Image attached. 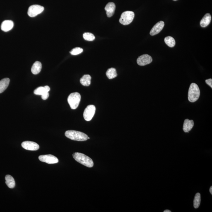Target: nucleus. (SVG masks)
Segmentation results:
<instances>
[{
    "mask_svg": "<svg viewBox=\"0 0 212 212\" xmlns=\"http://www.w3.org/2000/svg\"><path fill=\"white\" fill-rule=\"evenodd\" d=\"M39 160L48 164H55L58 162L59 160L57 157L51 154L41 155L39 157Z\"/></svg>",
    "mask_w": 212,
    "mask_h": 212,
    "instance_id": "nucleus-9",
    "label": "nucleus"
},
{
    "mask_svg": "<svg viewBox=\"0 0 212 212\" xmlns=\"http://www.w3.org/2000/svg\"><path fill=\"white\" fill-rule=\"evenodd\" d=\"M65 135L68 138L77 141H85L87 140L88 136L81 132L69 130L65 133Z\"/></svg>",
    "mask_w": 212,
    "mask_h": 212,
    "instance_id": "nucleus-1",
    "label": "nucleus"
},
{
    "mask_svg": "<svg viewBox=\"0 0 212 212\" xmlns=\"http://www.w3.org/2000/svg\"><path fill=\"white\" fill-rule=\"evenodd\" d=\"M10 80L8 78H4L0 81V93H2L7 88L10 83Z\"/></svg>",
    "mask_w": 212,
    "mask_h": 212,
    "instance_id": "nucleus-18",
    "label": "nucleus"
},
{
    "mask_svg": "<svg viewBox=\"0 0 212 212\" xmlns=\"http://www.w3.org/2000/svg\"><path fill=\"white\" fill-rule=\"evenodd\" d=\"M105 10L107 13V17H110L114 14L116 10V5L114 3L110 2L107 4L105 7Z\"/></svg>",
    "mask_w": 212,
    "mask_h": 212,
    "instance_id": "nucleus-13",
    "label": "nucleus"
},
{
    "mask_svg": "<svg viewBox=\"0 0 212 212\" xmlns=\"http://www.w3.org/2000/svg\"><path fill=\"white\" fill-rule=\"evenodd\" d=\"M50 90V88L48 86L40 87L34 90V93L36 95H41L42 99L46 100L49 97V94L48 92Z\"/></svg>",
    "mask_w": 212,
    "mask_h": 212,
    "instance_id": "nucleus-7",
    "label": "nucleus"
},
{
    "mask_svg": "<svg viewBox=\"0 0 212 212\" xmlns=\"http://www.w3.org/2000/svg\"><path fill=\"white\" fill-rule=\"evenodd\" d=\"M200 94V92L198 85L196 83H191L189 87L188 94L189 101L190 102H195L199 99Z\"/></svg>",
    "mask_w": 212,
    "mask_h": 212,
    "instance_id": "nucleus-3",
    "label": "nucleus"
},
{
    "mask_svg": "<svg viewBox=\"0 0 212 212\" xmlns=\"http://www.w3.org/2000/svg\"><path fill=\"white\" fill-rule=\"evenodd\" d=\"M205 82L207 84L209 85L211 88H212V79H209L208 80H205Z\"/></svg>",
    "mask_w": 212,
    "mask_h": 212,
    "instance_id": "nucleus-26",
    "label": "nucleus"
},
{
    "mask_svg": "<svg viewBox=\"0 0 212 212\" xmlns=\"http://www.w3.org/2000/svg\"><path fill=\"white\" fill-rule=\"evenodd\" d=\"M165 43L170 47L172 48L175 46L176 42L175 39L171 36H168L164 39Z\"/></svg>",
    "mask_w": 212,
    "mask_h": 212,
    "instance_id": "nucleus-22",
    "label": "nucleus"
},
{
    "mask_svg": "<svg viewBox=\"0 0 212 212\" xmlns=\"http://www.w3.org/2000/svg\"><path fill=\"white\" fill-rule=\"evenodd\" d=\"M83 51L82 48L79 47L74 48L70 51V53L72 55H77L81 54Z\"/></svg>",
    "mask_w": 212,
    "mask_h": 212,
    "instance_id": "nucleus-25",
    "label": "nucleus"
},
{
    "mask_svg": "<svg viewBox=\"0 0 212 212\" xmlns=\"http://www.w3.org/2000/svg\"><path fill=\"white\" fill-rule=\"evenodd\" d=\"M164 25V22L163 21H160L157 22L153 27L150 32V34L151 36H154L158 34L162 30Z\"/></svg>",
    "mask_w": 212,
    "mask_h": 212,
    "instance_id": "nucleus-12",
    "label": "nucleus"
},
{
    "mask_svg": "<svg viewBox=\"0 0 212 212\" xmlns=\"http://www.w3.org/2000/svg\"><path fill=\"white\" fill-rule=\"evenodd\" d=\"M194 125V122L193 120L186 119L184 121L183 129L184 132H189L192 129Z\"/></svg>",
    "mask_w": 212,
    "mask_h": 212,
    "instance_id": "nucleus-15",
    "label": "nucleus"
},
{
    "mask_svg": "<svg viewBox=\"0 0 212 212\" xmlns=\"http://www.w3.org/2000/svg\"><path fill=\"white\" fill-rule=\"evenodd\" d=\"M200 202L201 195L199 193H196L193 201L194 207L195 209H197L199 207Z\"/></svg>",
    "mask_w": 212,
    "mask_h": 212,
    "instance_id": "nucleus-23",
    "label": "nucleus"
},
{
    "mask_svg": "<svg viewBox=\"0 0 212 212\" xmlns=\"http://www.w3.org/2000/svg\"><path fill=\"white\" fill-rule=\"evenodd\" d=\"M211 20V15L210 13H206L201 20L200 22V25L203 28H205L210 25Z\"/></svg>",
    "mask_w": 212,
    "mask_h": 212,
    "instance_id": "nucleus-16",
    "label": "nucleus"
},
{
    "mask_svg": "<svg viewBox=\"0 0 212 212\" xmlns=\"http://www.w3.org/2000/svg\"><path fill=\"white\" fill-rule=\"evenodd\" d=\"M22 147L27 150L35 151L39 149V146L35 142L31 141H25L22 143Z\"/></svg>",
    "mask_w": 212,
    "mask_h": 212,
    "instance_id": "nucleus-11",
    "label": "nucleus"
},
{
    "mask_svg": "<svg viewBox=\"0 0 212 212\" xmlns=\"http://www.w3.org/2000/svg\"><path fill=\"white\" fill-rule=\"evenodd\" d=\"M81 96L78 92L71 93L68 97V102L72 109L78 108L81 101Z\"/></svg>",
    "mask_w": 212,
    "mask_h": 212,
    "instance_id": "nucleus-4",
    "label": "nucleus"
},
{
    "mask_svg": "<svg viewBox=\"0 0 212 212\" xmlns=\"http://www.w3.org/2000/svg\"><path fill=\"white\" fill-rule=\"evenodd\" d=\"M91 77L90 75H83L80 81L81 84L84 86H89L91 84Z\"/></svg>",
    "mask_w": 212,
    "mask_h": 212,
    "instance_id": "nucleus-20",
    "label": "nucleus"
},
{
    "mask_svg": "<svg viewBox=\"0 0 212 212\" xmlns=\"http://www.w3.org/2000/svg\"><path fill=\"white\" fill-rule=\"evenodd\" d=\"M83 37L84 40L87 41H93L95 39V36L93 34L89 32L84 33L83 35Z\"/></svg>",
    "mask_w": 212,
    "mask_h": 212,
    "instance_id": "nucleus-24",
    "label": "nucleus"
},
{
    "mask_svg": "<svg viewBox=\"0 0 212 212\" xmlns=\"http://www.w3.org/2000/svg\"><path fill=\"white\" fill-rule=\"evenodd\" d=\"M106 75L109 79H113L116 78L118 75L116 69L113 68L108 69L106 72Z\"/></svg>",
    "mask_w": 212,
    "mask_h": 212,
    "instance_id": "nucleus-21",
    "label": "nucleus"
},
{
    "mask_svg": "<svg viewBox=\"0 0 212 212\" xmlns=\"http://www.w3.org/2000/svg\"><path fill=\"white\" fill-rule=\"evenodd\" d=\"M95 112V107L93 105L88 106L87 108L84 110L83 113L85 120L87 121H90L93 118Z\"/></svg>",
    "mask_w": 212,
    "mask_h": 212,
    "instance_id": "nucleus-8",
    "label": "nucleus"
},
{
    "mask_svg": "<svg viewBox=\"0 0 212 212\" xmlns=\"http://www.w3.org/2000/svg\"><path fill=\"white\" fill-rule=\"evenodd\" d=\"M152 57L148 54H144V55L140 56L137 60V64L141 66L149 64L152 63Z\"/></svg>",
    "mask_w": 212,
    "mask_h": 212,
    "instance_id": "nucleus-10",
    "label": "nucleus"
},
{
    "mask_svg": "<svg viewBox=\"0 0 212 212\" xmlns=\"http://www.w3.org/2000/svg\"><path fill=\"white\" fill-rule=\"evenodd\" d=\"M134 13L132 11H127L124 12L121 15L119 22L124 25H129L132 22L134 17Z\"/></svg>",
    "mask_w": 212,
    "mask_h": 212,
    "instance_id": "nucleus-5",
    "label": "nucleus"
},
{
    "mask_svg": "<svg viewBox=\"0 0 212 212\" xmlns=\"http://www.w3.org/2000/svg\"><path fill=\"white\" fill-rule=\"evenodd\" d=\"M44 7L39 5H33L29 7L28 14L30 17H34L43 12Z\"/></svg>",
    "mask_w": 212,
    "mask_h": 212,
    "instance_id": "nucleus-6",
    "label": "nucleus"
},
{
    "mask_svg": "<svg viewBox=\"0 0 212 212\" xmlns=\"http://www.w3.org/2000/svg\"><path fill=\"white\" fill-rule=\"evenodd\" d=\"M14 23L12 21L5 20L2 22L1 25V29L3 31L7 32L10 31L13 28Z\"/></svg>",
    "mask_w": 212,
    "mask_h": 212,
    "instance_id": "nucleus-14",
    "label": "nucleus"
},
{
    "mask_svg": "<svg viewBox=\"0 0 212 212\" xmlns=\"http://www.w3.org/2000/svg\"><path fill=\"white\" fill-rule=\"evenodd\" d=\"M173 1H178V0H173Z\"/></svg>",
    "mask_w": 212,
    "mask_h": 212,
    "instance_id": "nucleus-29",
    "label": "nucleus"
},
{
    "mask_svg": "<svg viewBox=\"0 0 212 212\" xmlns=\"http://www.w3.org/2000/svg\"><path fill=\"white\" fill-rule=\"evenodd\" d=\"M210 194L212 195V186L210 187Z\"/></svg>",
    "mask_w": 212,
    "mask_h": 212,
    "instance_id": "nucleus-27",
    "label": "nucleus"
},
{
    "mask_svg": "<svg viewBox=\"0 0 212 212\" xmlns=\"http://www.w3.org/2000/svg\"><path fill=\"white\" fill-rule=\"evenodd\" d=\"M73 157L77 162L88 167H92L94 166V162L92 159L84 154L75 152L73 154Z\"/></svg>",
    "mask_w": 212,
    "mask_h": 212,
    "instance_id": "nucleus-2",
    "label": "nucleus"
},
{
    "mask_svg": "<svg viewBox=\"0 0 212 212\" xmlns=\"http://www.w3.org/2000/svg\"><path fill=\"white\" fill-rule=\"evenodd\" d=\"M42 69V64L41 62L36 61L32 66L31 71L32 74L34 75L38 74L40 72Z\"/></svg>",
    "mask_w": 212,
    "mask_h": 212,
    "instance_id": "nucleus-17",
    "label": "nucleus"
},
{
    "mask_svg": "<svg viewBox=\"0 0 212 212\" xmlns=\"http://www.w3.org/2000/svg\"><path fill=\"white\" fill-rule=\"evenodd\" d=\"M6 184L7 187L10 189H13L15 187L16 184L14 178L10 175H7L5 177Z\"/></svg>",
    "mask_w": 212,
    "mask_h": 212,
    "instance_id": "nucleus-19",
    "label": "nucleus"
},
{
    "mask_svg": "<svg viewBox=\"0 0 212 212\" xmlns=\"http://www.w3.org/2000/svg\"><path fill=\"white\" fill-rule=\"evenodd\" d=\"M171 210H164V212H171Z\"/></svg>",
    "mask_w": 212,
    "mask_h": 212,
    "instance_id": "nucleus-28",
    "label": "nucleus"
}]
</instances>
